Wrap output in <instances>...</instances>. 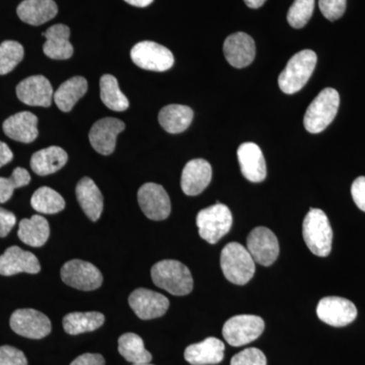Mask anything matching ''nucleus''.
Returning <instances> with one entry per match:
<instances>
[{"mask_svg": "<svg viewBox=\"0 0 365 365\" xmlns=\"http://www.w3.org/2000/svg\"><path fill=\"white\" fill-rule=\"evenodd\" d=\"M151 278L158 287L170 294L182 297L193 289V277L189 268L181 262L163 260L151 268Z\"/></svg>", "mask_w": 365, "mask_h": 365, "instance_id": "f257e3e1", "label": "nucleus"}, {"mask_svg": "<svg viewBox=\"0 0 365 365\" xmlns=\"http://www.w3.org/2000/svg\"><path fill=\"white\" fill-rule=\"evenodd\" d=\"M302 235L307 248L316 256L327 257L331 253L332 227L328 216L321 209H309L302 223Z\"/></svg>", "mask_w": 365, "mask_h": 365, "instance_id": "f03ea898", "label": "nucleus"}, {"mask_svg": "<svg viewBox=\"0 0 365 365\" xmlns=\"http://www.w3.org/2000/svg\"><path fill=\"white\" fill-rule=\"evenodd\" d=\"M317 57L313 50H302L290 58L278 78L280 90L287 95H294L307 85L316 68Z\"/></svg>", "mask_w": 365, "mask_h": 365, "instance_id": "7ed1b4c3", "label": "nucleus"}, {"mask_svg": "<svg viewBox=\"0 0 365 365\" xmlns=\"http://www.w3.org/2000/svg\"><path fill=\"white\" fill-rule=\"evenodd\" d=\"M220 266L225 277L237 285L247 284L253 278L256 270L254 259L248 249L239 242H230L223 248Z\"/></svg>", "mask_w": 365, "mask_h": 365, "instance_id": "20e7f679", "label": "nucleus"}, {"mask_svg": "<svg viewBox=\"0 0 365 365\" xmlns=\"http://www.w3.org/2000/svg\"><path fill=\"white\" fill-rule=\"evenodd\" d=\"M339 93L332 88H324L314 98L304 115V127L309 133H319L329 126L339 109Z\"/></svg>", "mask_w": 365, "mask_h": 365, "instance_id": "39448f33", "label": "nucleus"}, {"mask_svg": "<svg viewBox=\"0 0 365 365\" xmlns=\"http://www.w3.org/2000/svg\"><path fill=\"white\" fill-rule=\"evenodd\" d=\"M199 235L209 244H216L230 232L232 225V215L227 205L216 202L215 205L202 209L197 215Z\"/></svg>", "mask_w": 365, "mask_h": 365, "instance_id": "423d86ee", "label": "nucleus"}, {"mask_svg": "<svg viewBox=\"0 0 365 365\" xmlns=\"http://www.w3.org/2000/svg\"><path fill=\"white\" fill-rule=\"evenodd\" d=\"M263 319L253 314H240L228 319L222 329V335L228 344L240 347L258 339L264 332Z\"/></svg>", "mask_w": 365, "mask_h": 365, "instance_id": "0eeeda50", "label": "nucleus"}, {"mask_svg": "<svg viewBox=\"0 0 365 365\" xmlns=\"http://www.w3.org/2000/svg\"><path fill=\"white\" fill-rule=\"evenodd\" d=\"M131 59L137 66L145 71H165L174 66V55L165 46L144 41L132 48Z\"/></svg>", "mask_w": 365, "mask_h": 365, "instance_id": "6e6552de", "label": "nucleus"}, {"mask_svg": "<svg viewBox=\"0 0 365 365\" xmlns=\"http://www.w3.org/2000/svg\"><path fill=\"white\" fill-rule=\"evenodd\" d=\"M61 279L68 287L91 292L103 283V275L95 265L78 259L66 262L61 268Z\"/></svg>", "mask_w": 365, "mask_h": 365, "instance_id": "1a4fd4ad", "label": "nucleus"}, {"mask_svg": "<svg viewBox=\"0 0 365 365\" xmlns=\"http://www.w3.org/2000/svg\"><path fill=\"white\" fill-rule=\"evenodd\" d=\"M14 333L29 339H42L51 332V322L46 314L33 309H21L11 317Z\"/></svg>", "mask_w": 365, "mask_h": 365, "instance_id": "9d476101", "label": "nucleus"}, {"mask_svg": "<svg viewBox=\"0 0 365 365\" xmlns=\"http://www.w3.org/2000/svg\"><path fill=\"white\" fill-rule=\"evenodd\" d=\"M247 249L255 262L262 266H271L279 256V244L272 230L258 227L250 232Z\"/></svg>", "mask_w": 365, "mask_h": 365, "instance_id": "9b49d317", "label": "nucleus"}, {"mask_svg": "<svg viewBox=\"0 0 365 365\" xmlns=\"http://www.w3.org/2000/svg\"><path fill=\"white\" fill-rule=\"evenodd\" d=\"M139 206L146 217L151 220H165L170 215V200L167 191L155 182L144 184L139 189Z\"/></svg>", "mask_w": 365, "mask_h": 365, "instance_id": "f8f14e48", "label": "nucleus"}, {"mask_svg": "<svg viewBox=\"0 0 365 365\" xmlns=\"http://www.w3.org/2000/svg\"><path fill=\"white\" fill-rule=\"evenodd\" d=\"M317 314L322 322L333 327H345L357 317V309L350 300L339 297H327L319 300Z\"/></svg>", "mask_w": 365, "mask_h": 365, "instance_id": "ddd939ff", "label": "nucleus"}, {"mask_svg": "<svg viewBox=\"0 0 365 365\" xmlns=\"http://www.w3.org/2000/svg\"><path fill=\"white\" fill-rule=\"evenodd\" d=\"M128 302L134 313L141 319L160 318L167 313L170 307L168 297L146 288L134 290L129 297Z\"/></svg>", "mask_w": 365, "mask_h": 365, "instance_id": "4468645a", "label": "nucleus"}, {"mask_svg": "<svg viewBox=\"0 0 365 365\" xmlns=\"http://www.w3.org/2000/svg\"><path fill=\"white\" fill-rule=\"evenodd\" d=\"M125 124L116 118H104L91 127L88 138L93 150L103 155L114 153L117 136L124 131Z\"/></svg>", "mask_w": 365, "mask_h": 365, "instance_id": "2eb2a0df", "label": "nucleus"}, {"mask_svg": "<svg viewBox=\"0 0 365 365\" xmlns=\"http://www.w3.org/2000/svg\"><path fill=\"white\" fill-rule=\"evenodd\" d=\"M16 96L24 104L48 108L51 106L54 95L51 83L45 76H34L19 83Z\"/></svg>", "mask_w": 365, "mask_h": 365, "instance_id": "dca6fc26", "label": "nucleus"}, {"mask_svg": "<svg viewBox=\"0 0 365 365\" xmlns=\"http://www.w3.org/2000/svg\"><path fill=\"white\" fill-rule=\"evenodd\" d=\"M225 59L235 68H244L254 61L256 45L248 34L239 32L228 36L223 44Z\"/></svg>", "mask_w": 365, "mask_h": 365, "instance_id": "f3484780", "label": "nucleus"}, {"mask_svg": "<svg viewBox=\"0 0 365 365\" xmlns=\"http://www.w3.org/2000/svg\"><path fill=\"white\" fill-rule=\"evenodd\" d=\"M41 265L37 257L20 247L13 246L0 256V275L13 276L19 273L37 274Z\"/></svg>", "mask_w": 365, "mask_h": 365, "instance_id": "a211bd4d", "label": "nucleus"}, {"mask_svg": "<svg viewBox=\"0 0 365 365\" xmlns=\"http://www.w3.org/2000/svg\"><path fill=\"white\" fill-rule=\"evenodd\" d=\"M212 178V168L207 160L202 158L190 160L181 178L182 192L188 196H197L207 188Z\"/></svg>", "mask_w": 365, "mask_h": 365, "instance_id": "6ab92c4d", "label": "nucleus"}, {"mask_svg": "<svg viewBox=\"0 0 365 365\" xmlns=\"http://www.w3.org/2000/svg\"><path fill=\"white\" fill-rule=\"evenodd\" d=\"M237 160L242 176L250 182H263L267 176L265 158L261 148L253 143H245L237 150Z\"/></svg>", "mask_w": 365, "mask_h": 365, "instance_id": "aec40b11", "label": "nucleus"}, {"mask_svg": "<svg viewBox=\"0 0 365 365\" xmlns=\"http://www.w3.org/2000/svg\"><path fill=\"white\" fill-rule=\"evenodd\" d=\"M225 343L217 338L209 337L202 342L188 346L185 350V359L192 365L220 364L225 357Z\"/></svg>", "mask_w": 365, "mask_h": 365, "instance_id": "412c9836", "label": "nucleus"}, {"mask_svg": "<svg viewBox=\"0 0 365 365\" xmlns=\"http://www.w3.org/2000/svg\"><path fill=\"white\" fill-rule=\"evenodd\" d=\"M4 131L9 138L19 143H33L39 134L38 118L31 112L18 113L4 122Z\"/></svg>", "mask_w": 365, "mask_h": 365, "instance_id": "4be33fe9", "label": "nucleus"}, {"mask_svg": "<svg viewBox=\"0 0 365 365\" xmlns=\"http://www.w3.org/2000/svg\"><path fill=\"white\" fill-rule=\"evenodd\" d=\"M43 36L46 42L43 46V51L46 56L55 60L69 59L73 54V47L69 42L71 30L66 25H54L50 26Z\"/></svg>", "mask_w": 365, "mask_h": 365, "instance_id": "5701e85b", "label": "nucleus"}, {"mask_svg": "<svg viewBox=\"0 0 365 365\" xmlns=\"http://www.w3.org/2000/svg\"><path fill=\"white\" fill-rule=\"evenodd\" d=\"M76 198L86 216L93 222H97L104 208V198L95 182L91 178H83L76 189Z\"/></svg>", "mask_w": 365, "mask_h": 365, "instance_id": "b1692460", "label": "nucleus"}, {"mask_svg": "<svg viewBox=\"0 0 365 365\" xmlns=\"http://www.w3.org/2000/svg\"><path fill=\"white\" fill-rule=\"evenodd\" d=\"M16 13L29 25L40 26L54 19L58 7L53 0H25L18 6Z\"/></svg>", "mask_w": 365, "mask_h": 365, "instance_id": "393cba45", "label": "nucleus"}, {"mask_svg": "<svg viewBox=\"0 0 365 365\" xmlns=\"http://www.w3.org/2000/svg\"><path fill=\"white\" fill-rule=\"evenodd\" d=\"M68 155L63 148L50 146L34 153L31 158V168L39 176L54 174L66 165Z\"/></svg>", "mask_w": 365, "mask_h": 365, "instance_id": "a878e982", "label": "nucleus"}, {"mask_svg": "<svg viewBox=\"0 0 365 365\" xmlns=\"http://www.w3.org/2000/svg\"><path fill=\"white\" fill-rule=\"evenodd\" d=\"M193 110L187 106L168 105L160 110L158 121L165 131L172 134L184 132L192 123Z\"/></svg>", "mask_w": 365, "mask_h": 365, "instance_id": "bb28decb", "label": "nucleus"}, {"mask_svg": "<svg viewBox=\"0 0 365 365\" xmlns=\"http://www.w3.org/2000/svg\"><path fill=\"white\" fill-rule=\"evenodd\" d=\"M19 237L24 244L34 248L44 246L49 239V222L41 215H34L31 218H24L20 222Z\"/></svg>", "mask_w": 365, "mask_h": 365, "instance_id": "cd10ccee", "label": "nucleus"}, {"mask_svg": "<svg viewBox=\"0 0 365 365\" xmlns=\"http://www.w3.org/2000/svg\"><path fill=\"white\" fill-rule=\"evenodd\" d=\"M86 91H88L86 79L83 76H76L62 83L53 96V98L62 112H69L86 95Z\"/></svg>", "mask_w": 365, "mask_h": 365, "instance_id": "c85d7f7f", "label": "nucleus"}, {"mask_svg": "<svg viewBox=\"0 0 365 365\" xmlns=\"http://www.w3.org/2000/svg\"><path fill=\"white\" fill-rule=\"evenodd\" d=\"M105 316L98 312L71 313L63 318L64 331L69 335L93 332L104 325Z\"/></svg>", "mask_w": 365, "mask_h": 365, "instance_id": "c756f323", "label": "nucleus"}, {"mask_svg": "<svg viewBox=\"0 0 365 365\" xmlns=\"http://www.w3.org/2000/svg\"><path fill=\"white\" fill-rule=\"evenodd\" d=\"M118 350L131 364H150L153 355L144 347L143 340L134 333H126L118 340Z\"/></svg>", "mask_w": 365, "mask_h": 365, "instance_id": "7c9ffc66", "label": "nucleus"}, {"mask_svg": "<svg viewBox=\"0 0 365 365\" xmlns=\"http://www.w3.org/2000/svg\"><path fill=\"white\" fill-rule=\"evenodd\" d=\"M101 98L106 107L116 112H123L128 109L129 101L120 90L115 76L105 74L100 81Z\"/></svg>", "mask_w": 365, "mask_h": 365, "instance_id": "2f4dec72", "label": "nucleus"}, {"mask_svg": "<svg viewBox=\"0 0 365 365\" xmlns=\"http://www.w3.org/2000/svg\"><path fill=\"white\" fill-rule=\"evenodd\" d=\"M32 207L43 215H55L66 208V201L58 192L49 187H41L31 199Z\"/></svg>", "mask_w": 365, "mask_h": 365, "instance_id": "473e14b6", "label": "nucleus"}, {"mask_svg": "<svg viewBox=\"0 0 365 365\" xmlns=\"http://www.w3.org/2000/svg\"><path fill=\"white\" fill-rule=\"evenodd\" d=\"M24 47L16 41H4L0 44V74L13 71L24 59Z\"/></svg>", "mask_w": 365, "mask_h": 365, "instance_id": "72a5a7b5", "label": "nucleus"}, {"mask_svg": "<svg viewBox=\"0 0 365 365\" xmlns=\"http://www.w3.org/2000/svg\"><path fill=\"white\" fill-rule=\"evenodd\" d=\"M31 182L28 170L16 168L9 178L0 177V203H6L13 196L16 189L25 187Z\"/></svg>", "mask_w": 365, "mask_h": 365, "instance_id": "f704fd0d", "label": "nucleus"}, {"mask_svg": "<svg viewBox=\"0 0 365 365\" xmlns=\"http://www.w3.org/2000/svg\"><path fill=\"white\" fill-rule=\"evenodd\" d=\"M314 0H294L287 14V21L292 28L302 29L313 16Z\"/></svg>", "mask_w": 365, "mask_h": 365, "instance_id": "c9c22d12", "label": "nucleus"}, {"mask_svg": "<svg viewBox=\"0 0 365 365\" xmlns=\"http://www.w3.org/2000/svg\"><path fill=\"white\" fill-rule=\"evenodd\" d=\"M230 365H267V359L258 348H248L235 354Z\"/></svg>", "mask_w": 365, "mask_h": 365, "instance_id": "e433bc0d", "label": "nucleus"}, {"mask_svg": "<svg viewBox=\"0 0 365 365\" xmlns=\"http://www.w3.org/2000/svg\"><path fill=\"white\" fill-rule=\"evenodd\" d=\"M346 0H319V7L327 20L334 21L340 19L346 11Z\"/></svg>", "mask_w": 365, "mask_h": 365, "instance_id": "4c0bfd02", "label": "nucleus"}, {"mask_svg": "<svg viewBox=\"0 0 365 365\" xmlns=\"http://www.w3.org/2000/svg\"><path fill=\"white\" fill-rule=\"evenodd\" d=\"M0 365H28L25 354L11 346L0 347Z\"/></svg>", "mask_w": 365, "mask_h": 365, "instance_id": "58836bf2", "label": "nucleus"}, {"mask_svg": "<svg viewBox=\"0 0 365 365\" xmlns=\"http://www.w3.org/2000/svg\"><path fill=\"white\" fill-rule=\"evenodd\" d=\"M351 195L357 207L365 212V177H359L353 182Z\"/></svg>", "mask_w": 365, "mask_h": 365, "instance_id": "ea45409f", "label": "nucleus"}, {"mask_svg": "<svg viewBox=\"0 0 365 365\" xmlns=\"http://www.w3.org/2000/svg\"><path fill=\"white\" fill-rule=\"evenodd\" d=\"M16 217L11 211L0 207V237H6L16 225Z\"/></svg>", "mask_w": 365, "mask_h": 365, "instance_id": "a19ab883", "label": "nucleus"}, {"mask_svg": "<svg viewBox=\"0 0 365 365\" xmlns=\"http://www.w3.org/2000/svg\"><path fill=\"white\" fill-rule=\"evenodd\" d=\"M71 365H105V359L101 354L86 353L74 359Z\"/></svg>", "mask_w": 365, "mask_h": 365, "instance_id": "79ce46f5", "label": "nucleus"}, {"mask_svg": "<svg viewBox=\"0 0 365 365\" xmlns=\"http://www.w3.org/2000/svg\"><path fill=\"white\" fill-rule=\"evenodd\" d=\"M14 158V153L6 143L0 141V168L11 163Z\"/></svg>", "mask_w": 365, "mask_h": 365, "instance_id": "37998d69", "label": "nucleus"}, {"mask_svg": "<svg viewBox=\"0 0 365 365\" xmlns=\"http://www.w3.org/2000/svg\"><path fill=\"white\" fill-rule=\"evenodd\" d=\"M127 4L137 7H145L153 4V0H125Z\"/></svg>", "mask_w": 365, "mask_h": 365, "instance_id": "c03bdc74", "label": "nucleus"}, {"mask_svg": "<svg viewBox=\"0 0 365 365\" xmlns=\"http://www.w3.org/2000/svg\"><path fill=\"white\" fill-rule=\"evenodd\" d=\"M244 1L250 9H259L265 4L266 0H244Z\"/></svg>", "mask_w": 365, "mask_h": 365, "instance_id": "a18cd8bd", "label": "nucleus"}, {"mask_svg": "<svg viewBox=\"0 0 365 365\" xmlns=\"http://www.w3.org/2000/svg\"><path fill=\"white\" fill-rule=\"evenodd\" d=\"M133 365H153V364H133Z\"/></svg>", "mask_w": 365, "mask_h": 365, "instance_id": "49530a36", "label": "nucleus"}]
</instances>
